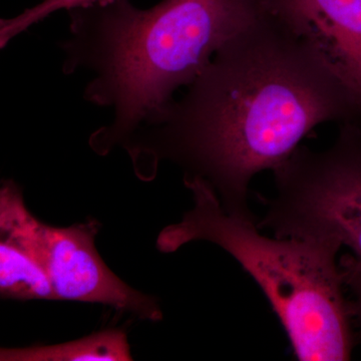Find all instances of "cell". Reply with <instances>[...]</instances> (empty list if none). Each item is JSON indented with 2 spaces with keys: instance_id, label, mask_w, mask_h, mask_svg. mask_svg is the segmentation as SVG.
<instances>
[{
  "instance_id": "obj_1",
  "label": "cell",
  "mask_w": 361,
  "mask_h": 361,
  "mask_svg": "<svg viewBox=\"0 0 361 361\" xmlns=\"http://www.w3.org/2000/svg\"><path fill=\"white\" fill-rule=\"evenodd\" d=\"M188 87L123 148L142 179L173 161L184 177L205 180L227 212L247 217H255L254 176L281 166L320 123L360 116L314 49L264 13Z\"/></svg>"
},
{
  "instance_id": "obj_2",
  "label": "cell",
  "mask_w": 361,
  "mask_h": 361,
  "mask_svg": "<svg viewBox=\"0 0 361 361\" xmlns=\"http://www.w3.org/2000/svg\"><path fill=\"white\" fill-rule=\"evenodd\" d=\"M66 13L63 73L92 75L85 101L113 111L111 123L90 135L102 156L123 147L263 16L259 0H161L146 9L110 0Z\"/></svg>"
},
{
  "instance_id": "obj_3",
  "label": "cell",
  "mask_w": 361,
  "mask_h": 361,
  "mask_svg": "<svg viewBox=\"0 0 361 361\" xmlns=\"http://www.w3.org/2000/svg\"><path fill=\"white\" fill-rule=\"evenodd\" d=\"M194 206L157 238L161 253L190 242L224 249L248 273L267 298L300 361L351 360L355 334L353 303L344 295L336 255L341 248L297 238L261 234L255 217L227 212L205 180L184 177Z\"/></svg>"
},
{
  "instance_id": "obj_4",
  "label": "cell",
  "mask_w": 361,
  "mask_h": 361,
  "mask_svg": "<svg viewBox=\"0 0 361 361\" xmlns=\"http://www.w3.org/2000/svg\"><path fill=\"white\" fill-rule=\"evenodd\" d=\"M275 195L258 221L278 238L348 247L361 259V128L342 123L322 152L300 147L273 171Z\"/></svg>"
},
{
  "instance_id": "obj_5",
  "label": "cell",
  "mask_w": 361,
  "mask_h": 361,
  "mask_svg": "<svg viewBox=\"0 0 361 361\" xmlns=\"http://www.w3.org/2000/svg\"><path fill=\"white\" fill-rule=\"evenodd\" d=\"M99 229L97 220L71 227L44 224L26 208L13 180L4 182L0 190V231L13 235L33 252L58 300L104 304L159 322L163 314L156 299L125 283L104 262L94 244Z\"/></svg>"
},
{
  "instance_id": "obj_6",
  "label": "cell",
  "mask_w": 361,
  "mask_h": 361,
  "mask_svg": "<svg viewBox=\"0 0 361 361\" xmlns=\"http://www.w3.org/2000/svg\"><path fill=\"white\" fill-rule=\"evenodd\" d=\"M263 13L314 49L361 116V0H259Z\"/></svg>"
},
{
  "instance_id": "obj_7",
  "label": "cell",
  "mask_w": 361,
  "mask_h": 361,
  "mask_svg": "<svg viewBox=\"0 0 361 361\" xmlns=\"http://www.w3.org/2000/svg\"><path fill=\"white\" fill-rule=\"evenodd\" d=\"M0 241V295L14 300H58L47 270L20 240L6 232Z\"/></svg>"
},
{
  "instance_id": "obj_8",
  "label": "cell",
  "mask_w": 361,
  "mask_h": 361,
  "mask_svg": "<svg viewBox=\"0 0 361 361\" xmlns=\"http://www.w3.org/2000/svg\"><path fill=\"white\" fill-rule=\"evenodd\" d=\"M134 360L126 332L109 329L78 341L54 345L2 348L1 361H130Z\"/></svg>"
},
{
  "instance_id": "obj_9",
  "label": "cell",
  "mask_w": 361,
  "mask_h": 361,
  "mask_svg": "<svg viewBox=\"0 0 361 361\" xmlns=\"http://www.w3.org/2000/svg\"><path fill=\"white\" fill-rule=\"evenodd\" d=\"M110 0H42L37 6L26 8L18 16L0 20V47L4 49L20 33L25 32L33 25L44 20L59 11H70L77 7L104 4Z\"/></svg>"
},
{
  "instance_id": "obj_10",
  "label": "cell",
  "mask_w": 361,
  "mask_h": 361,
  "mask_svg": "<svg viewBox=\"0 0 361 361\" xmlns=\"http://www.w3.org/2000/svg\"><path fill=\"white\" fill-rule=\"evenodd\" d=\"M345 288L353 293V313L361 325V259L353 254L342 256L338 262Z\"/></svg>"
}]
</instances>
